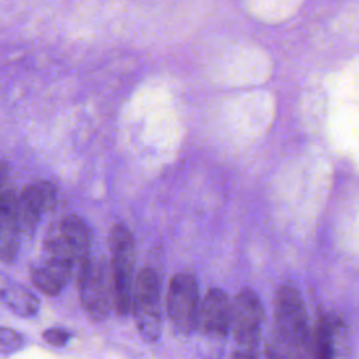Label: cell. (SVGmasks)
Here are the masks:
<instances>
[{"label": "cell", "mask_w": 359, "mask_h": 359, "mask_svg": "<svg viewBox=\"0 0 359 359\" xmlns=\"http://www.w3.org/2000/svg\"><path fill=\"white\" fill-rule=\"evenodd\" d=\"M77 289L81 306L93 320H104L114 306L109 265L88 255L80 262Z\"/></svg>", "instance_id": "5b68a950"}, {"label": "cell", "mask_w": 359, "mask_h": 359, "mask_svg": "<svg viewBox=\"0 0 359 359\" xmlns=\"http://www.w3.org/2000/svg\"><path fill=\"white\" fill-rule=\"evenodd\" d=\"M130 310L142 338L147 342L158 341L163 328L161 286L157 272L142 268L132 287Z\"/></svg>", "instance_id": "3957f363"}, {"label": "cell", "mask_w": 359, "mask_h": 359, "mask_svg": "<svg viewBox=\"0 0 359 359\" xmlns=\"http://www.w3.org/2000/svg\"><path fill=\"white\" fill-rule=\"evenodd\" d=\"M17 194L10 182V168L0 161V261L13 262L20 247V220Z\"/></svg>", "instance_id": "ba28073f"}, {"label": "cell", "mask_w": 359, "mask_h": 359, "mask_svg": "<svg viewBox=\"0 0 359 359\" xmlns=\"http://www.w3.org/2000/svg\"><path fill=\"white\" fill-rule=\"evenodd\" d=\"M108 245L111 251L109 272L112 280L114 309L118 314L125 316L132 304L133 266H135V237L132 231L122 223L115 224L108 234Z\"/></svg>", "instance_id": "7a4b0ae2"}, {"label": "cell", "mask_w": 359, "mask_h": 359, "mask_svg": "<svg viewBox=\"0 0 359 359\" xmlns=\"http://www.w3.org/2000/svg\"><path fill=\"white\" fill-rule=\"evenodd\" d=\"M74 264L45 257L31 268V282L34 286L48 296H57L69 283Z\"/></svg>", "instance_id": "8fae6325"}, {"label": "cell", "mask_w": 359, "mask_h": 359, "mask_svg": "<svg viewBox=\"0 0 359 359\" xmlns=\"http://www.w3.org/2000/svg\"><path fill=\"white\" fill-rule=\"evenodd\" d=\"M266 359H311V338L300 293L283 285L275 294L273 328L265 345Z\"/></svg>", "instance_id": "6da1fadb"}, {"label": "cell", "mask_w": 359, "mask_h": 359, "mask_svg": "<svg viewBox=\"0 0 359 359\" xmlns=\"http://www.w3.org/2000/svg\"><path fill=\"white\" fill-rule=\"evenodd\" d=\"M25 345V338L15 330L0 327V355H11L21 351Z\"/></svg>", "instance_id": "5bb4252c"}, {"label": "cell", "mask_w": 359, "mask_h": 359, "mask_svg": "<svg viewBox=\"0 0 359 359\" xmlns=\"http://www.w3.org/2000/svg\"><path fill=\"white\" fill-rule=\"evenodd\" d=\"M264 309L259 297L252 290L240 292L231 302L230 330L236 339V351L258 352Z\"/></svg>", "instance_id": "52a82bcc"}, {"label": "cell", "mask_w": 359, "mask_h": 359, "mask_svg": "<svg viewBox=\"0 0 359 359\" xmlns=\"http://www.w3.org/2000/svg\"><path fill=\"white\" fill-rule=\"evenodd\" d=\"M311 359H334L332 328L325 317L317 321L311 337Z\"/></svg>", "instance_id": "4fadbf2b"}, {"label": "cell", "mask_w": 359, "mask_h": 359, "mask_svg": "<svg viewBox=\"0 0 359 359\" xmlns=\"http://www.w3.org/2000/svg\"><path fill=\"white\" fill-rule=\"evenodd\" d=\"M56 199V189L49 181H38L27 185L17 199L21 234H31L43 213L55 206Z\"/></svg>", "instance_id": "9c48e42d"}, {"label": "cell", "mask_w": 359, "mask_h": 359, "mask_svg": "<svg viewBox=\"0 0 359 359\" xmlns=\"http://www.w3.org/2000/svg\"><path fill=\"white\" fill-rule=\"evenodd\" d=\"M0 303L21 317H34L39 311L38 297L24 285L0 271Z\"/></svg>", "instance_id": "7c38bea8"}, {"label": "cell", "mask_w": 359, "mask_h": 359, "mask_svg": "<svg viewBox=\"0 0 359 359\" xmlns=\"http://www.w3.org/2000/svg\"><path fill=\"white\" fill-rule=\"evenodd\" d=\"M72 337H73V332L63 328H48L42 334V338L53 346H65Z\"/></svg>", "instance_id": "9a60e30c"}, {"label": "cell", "mask_w": 359, "mask_h": 359, "mask_svg": "<svg viewBox=\"0 0 359 359\" xmlns=\"http://www.w3.org/2000/svg\"><path fill=\"white\" fill-rule=\"evenodd\" d=\"M165 309L170 323L178 334L189 335L198 327L199 290L191 273L180 272L171 278L167 289Z\"/></svg>", "instance_id": "8992f818"}, {"label": "cell", "mask_w": 359, "mask_h": 359, "mask_svg": "<svg viewBox=\"0 0 359 359\" xmlns=\"http://www.w3.org/2000/svg\"><path fill=\"white\" fill-rule=\"evenodd\" d=\"M93 231L79 216H63L53 222L43 237L45 255L72 264L81 262L90 255Z\"/></svg>", "instance_id": "277c9868"}, {"label": "cell", "mask_w": 359, "mask_h": 359, "mask_svg": "<svg viewBox=\"0 0 359 359\" xmlns=\"http://www.w3.org/2000/svg\"><path fill=\"white\" fill-rule=\"evenodd\" d=\"M231 302L227 293L222 289H210L199 309L198 325L203 335L210 339H222L230 330Z\"/></svg>", "instance_id": "30bf717a"}]
</instances>
